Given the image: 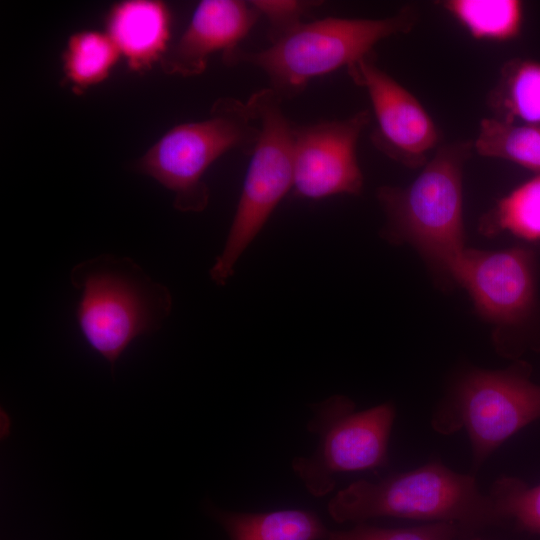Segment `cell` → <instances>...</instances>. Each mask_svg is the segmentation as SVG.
Returning <instances> with one entry per match:
<instances>
[{
    "instance_id": "obj_9",
    "label": "cell",
    "mask_w": 540,
    "mask_h": 540,
    "mask_svg": "<svg viewBox=\"0 0 540 540\" xmlns=\"http://www.w3.org/2000/svg\"><path fill=\"white\" fill-rule=\"evenodd\" d=\"M347 71L372 104L376 120L372 144L405 167H424L441 133L418 99L377 65L374 53L352 63Z\"/></svg>"
},
{
    "instance_id": "obj_11",
    "label": "cell",
    "mask_w": 540,
    "mask_h": 540,
    "mask_svg": "<svg viewBox=\"0 0 540 540\" xmlns=\"http://www.w3.org/2000/svg\"><path fill=\"white\" fill-rule=\"evenodd\" d=\"M448 276L467 290L479 314L497 325H516L536 302V260L532 250L465 248Z\"/></svg>"
},
{
    "instance_id": "obj_20",
    "label": "cell",
    "mask_w": 540,
    "mask_h": 540,
    "mask_svg": "<svg viewBox=\"0 0 540 540\" xmlns=\"http://www.w3.org/2000/svg\"><path fill=\"white\" fill-rule=\"evenodd\" d=\"M489 494L502 524L510 520L520 530L540 534V484L528 486L504 475L494 481Z\"/></svg>"
},
{
    "instance_id": "obj_18",
    "label": "cell",
    "mask_w": 540,
    "mask_h": 540,
    "mask_svg": "<svg viewBox=\"0 0 540 540\" xmlns=\"http://www.w3.org/2000/svg\"><path fill=\"white\" fill-rule=\"evenodd\" d=\"M473 147L483 157L510 161L540 173V124L482 119Z\"/></svg>"
},
{
    "instance_id": "obj_10",
    "label": "cell",
    "mask_w": 540,
    "mask_h": 540,
    "mask_svg": "<svg viewBox=\"0 0 540 540\" xmlns=\"http://www.w3.org/2000/svg\"><path fill=\"white\" fill-rule=\"evenodd\" d=\"M370 121V111L361 110L341 120L294 124L295 195L320 200L337 194H360L364 179L356 150Z\"/></svg>"
},
{
    "instance_id": "obj_16",
    "label": "cell",
    "mask_w": 540,
    "mask_h": 540,
    "mask_svg": "<svg viewBox=\"0 0 540 540\" xmlns=\"http://www.w3.org/2000/svg\"><path fill=\"white\" fill-rule=\"evenodd\" d=\"M121 55L106 32L82 30L70 35L62 53L64 80L79 94L105 81Z\"/></svg>"
},
{
    "instance_id": "obj_21",
    "label": "cell",
    "mask_w": 540,
    "mask_h": 540,
    "mask_svg": "<svg viewBox=\"0 0 540 540\" xmlns=\"http://www.w3.org/2000/svg\"><path fill=\"white\" fill-rule=\"evenodd\" d=\"M470 533L455 522H429L406 528H382L358 523L349 530H329L325 540H458Z\"/></svg>"
},
{
    "instance_id": "obj_5",
    "label": "cell",
    "mask_w": 540,
    "mask_h": 540,
    "mask_svg": "<svg viewBox=\"0 0 540 540\" xmlns=\"http://www.w3.org/2000/svg\"><path fill=\"white\" fill-rule=\"evenodd\" d=\"M256 122L246 102L219 99L208 118L168 130L135 168L173 192V206L178 211L201 212L209 202L205 172L232 149L251 154L260 133Z\"/></svg>"
},
{
    "instance_id": "obj_19",
    "label": "cell",
    "mask_w": 540,
    "mask_h": 540,
    "mask_svg": "<svg viewBox=\"0 0 540 540\" xmlns=\"http://www.w3.org/2000/svg\"><path fill=\"white\" fill-rule=\"evenodd\" d=\"M486 235L507 231L527 240H540V173L498 200L480 221Z\"/></svg>"
},
{
    "instance_id": "obj_22",
    "label": "cell",
    "mask_w": 540,
    "mask_h": 540,
    "mask_svg": "<svg viewBox=\"0 0 540 540\" xmlns=\"http://www.w3.org/2000/svg\"><path fill=\"white\" fill-rule=\"evenodd\" d=\"M269 24L271 43L294 31L312 9L320 5L317 1L304 0H254L249 1Z\"/></svg>"
},
{
    "instance_id": "obj_13",
    "label": "cell",
    "mask_w": 540,
    "mask_h": 540,
    "mask_svg": "<svg viewBox=\"0 0 540 540\" xmlns=\"http://www.w3.org/2000/svg\"><path fill=\"white\" fill-rule=\"evenodd\" d=\"M105 27L131 71H147L169 49L171 13L162 1L117 2L107 12Z\"/></svg>"
},
{
    "instance_id": "obj_3",
    "label": "cell",
    "mask_w": 540,
    "mask_h": 540,
    "mask_svg": "<svg viewBox=\"0 0 540 540\" xmlns=\"http://www.w3.org/2000/svg\"><path fill=\"white\" fill-rule=\"evenodd\" d=\"M471 141L439 146L421 173L405 187L377 190L386 223L383 238L414 247L432 266L448 271L465 247L463 168Z\"/></svg>"
},
{
    "instance_id": "obj_1",
    "label": "cell",
    "mask_w": 540,
    "mask_h": 540,
    "mask_svg": "<svg viewBox=\"0 0 540 540\" xmlns=\"http://www.w3.org/2000/svg\"><path fill=\"white\" fill-rule=\"evenodd\" d=\"M327 510L337 523L396 517L455 522L469 532L502 524L492 496L479 489L474 475L440 461L377 482L354 481L329 500Z\"/></svg>"
},
{
    "instance_id": "obj_23",
    "label": "cell",
    "mask_w": 540,
    "mask_h": 540,
    "mask_svg": "<svg viewBox=\"0 0 540 540\" xmlns=\"http://www.w3.org/2000/svg\"><path fill=\"white\" fill-rule=\"evenodd\" d=\"M465 540H480L478 538H470V539H465Z\"/></svg>"
},
{
    "instance_id": "obj_17",
    "label": "cell",
    "mask_w": 540,
    "mask_h": 540,
    "mask_svg": "<svg viewBox=\"0 0 540 540\" xmlns=\"http://www.w3.org/2000/svg\"><path fill=\"white\" fill-rule=\"evenodd\" d=\"M439 4L476 40L506 42L521 34L522 1L447 0Z\"/></svg>"
},
{
    "instance_id": "obj_6",
    "label": "cell",
    "mask_w": 540,
    "mask_h": 540,
    "mask_svg": "<svg viewBox=\"0 0 540 540\" xmlns=\"http://www.w3.org/2000/svg\"><path fill=\"white\" fill-rule=\"evenodd\" d=\"M529 376L524 363L468 371L432 414V428L444 435L464 429L478 469L508 438L540 419V386Z\"/></svg>"
},
{
    "instance_id": "obj_8",
    "label": "cell",
    "mask_w": 540,
    "mask_h": 540,
    "mask_svg": "<svg viewBox=\"0 0 540 540\" xmlns=\"http://www.w3.org/2000/svg\"><path fill=\"white\" fill-rule=\"evenodd\" d=\"M308 431L319 436L315 452L298 456L291 466L314 497L329 494L340 473L384 467L395 419V406L385 402L362 411L344 395H333L312 406Z\"/></svg>"
},
{
    "instance_id": "obj_12",
    "label": "cell",
    "mask_w": 540,
    "mask_h": 540,
    "mask_svg": "<svg viewBox=\"0 0 540 540\" xmlns=\"http://www.w3.org/2000/svg\"><path fill=\"white\" fill-rule=\"evenodd\" d=\"M259 16L249 1H200L188 26L161 60L163 71L183 77L201 74L212 54L222 52L224 57L237 49Z\"/></svg>"
},
{
    "instance_id": "obj_14",
    "label": "cell",
    "mask_w": 540,
    "mask_h": 540,
    "mask_svg": "<svg viewBox=\"0 0 540 540\" xmlns=\"http://www.w3.org/2000/svg\"><path fill=\"white\" fill-rule=\"evenodd\" d=\"M229 540H325L328 529L313 512L283 509L270 512H232L210 508Z\"/></svg>"
},
{
    "instance_id": "obj_7",
    "label": "cell",
    "mask_w": 540,
    "mask_h": 540,
    "mask_svg": "<svg viewBox=\"0 0 540 540\" xmlns=\"http://www.w3.org/2000/svg\"><path fill=\"white\" fill-rule=\"evenodd\" d=\"M282 102L271 88L253 93L246 101L259 122L260 133L250 154L227 240L210 269V278L216 285L226 284L244 250L293 188L294 124L285 116Z\"/></svg>"
},
{
    "instance_id": "obj_4",
    "label": "cell",
    "mask_w": 540,
    "mask_h": 540,
    "mask_svg": "<svg viewBox=\"0 0 540 540\" xmlns=\"http://www.w3.org/2000/svg\"><path fill=\"white\" fill-rule=\"evenodd\" d=\"M417 21L418 12L410 5L381 19L328 17L302 23L266 49L238 47L222 58L227 65L261 69L269 88L284 100L301 93L312 79L372 54L381 40L410 32Z\"/></svg>"
},
{
    "instance_id": "obj_15",
    "label": "cell",
    "mask_w": 540,
    "mask_h": 540,
    "mask_svg": "<svg viewBox=\"0 0 540 540\" xmlns=\"http://www.w3.org/2000/svg\"><path fill=\"white\" fill-rule=\"evenodd\" d=\"M493 118L508 123L540 124V61L510 59L487 95Z\"/></svg>"
},
{
    "instance_id": "obj_2",
    "label": "cell",
    "mask_w": 540,
    "mask_h": 540,
    "mask_svg": "<svg viewBox=\"0 0 540 540\" xmlns=\"http://www.w3.org/2000/svg\"><path fill=\"white\" fill-rule=\"evenodd\" d=\"M69 279L80 292L79 329L112 371L127 347L158 331L172 310L169 289L129 257L97 255L73 266Z\"/></svg>"
}]
</instances>
